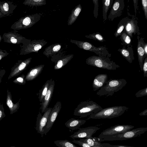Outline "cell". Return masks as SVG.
<instances>
[{
  "label": "cell",
  "mask_w": 147,
  "mask_h": 147,
  "mask_svg": "<svg viewBox=\"0 0 147 147\" xmlns=\"http://www.w3.org/2000/svg\"><path fill=\"white\" fill-rule=\"evenodd\" d=\"M79 141L86 143L92 147H110L111 146L108 143H101L98 137H92L89 138L80 139Z\"/></svg>",
  "instance_id": "cell-19"
},
{
  "label": "cell",
  "mask_w": 147,
  "mask_h": 147,
  "mask_svg": "<svg viewBox=\"0 0 147 147\" xmlns=\"http://www.w3.org/2000/svg\"><path fill=\"white\" fill-rule=\"evenodd\" d=\"M86 62L88 65L108 70H115L120 67L109 57L102 56H92L86 59Z\"/></svg>",
  "instance_id": "cell-4"
},
{
  "label": "cell",
  "mask_w": 147,
  "mask_h": 147,
  "mask_svg": "<svg viewBox=\"0 0 147 147\" xmlns=\"http://www.w3.org/2000/svg\"><path fill=\"white\" fill-rule=\"evenodd\" d=\"M125 7L124 0H115L111 7L108 19L111 21L121 15Z\"/></svg>",
  "instance_id": "cell-13"
},
{
  "label": "cell",
  "mask_w": 147,
  "mask_h": 147,
  "mask_svg": "<svg viewBox=\"0 0 147 147\" xmlns=\"http://www.w3.org/2000/svg\"><path fill=\"white\" fill-rule=\"evenodd\" d=\"M147 131V127H140L131 129L118 134L99 138L100 142L105 141L123 140L140 136Z\"/></svg>",
  "instance_id": "cell-5"
},
{
  "label": "cell",
  "mask_w": 147,
  "mask_h": 147,
  "mask_svg": "<svg viewBox=\"0 0 147 147\" xmlns=\"http://www.w3.org/2000/svg\"><path fill=\"white\" fill-rule=\"evenodd\" d=\"M110 147H136L122 145H111Z\"/></svg>",
  "instance_id": "cell-40"
},
{
  "label": "cell",
  "mask_w": 147,
  "mask_h": 147,
  "mask_svg": "<svg viewBox=\"0 0 147 147\" xmlns=\"http://www.w3.org/2000/svg\"><path fill=\"white\" fill-rule=\"evenodd\" d=\"M18 31L14 30L12 31L5 32L2 36V39L4 42L15 44H26L25 38L18 33Z\"/></svg>",
  "instance_id": "cell-7"
},
{
  "label": "cell",
  "mask_w": 147,
  "mask_h": 147,
  "mask_svg": "<svg viewBox=\"0 0 147 147\" xmlns=\"http://www.w3.org/2000/svg\"><path fill=\"white\" fill-rule=\"evenodd\" d=\"M140 116H146L147 115V109H146L139 114Z\"/></svg>",
  "instance_id": "cell-46"
},
{
  "label": "cell",
  "mask_w": 147,
  "mask_h": 147,
  "mask_svg": "<svg viewBox=\"0 0 147 147\" xmlns=\"http://www.w3.org/2000/svg\"><path fill=\"white\" fill-rule=\"evenodd\" d=\"M99 129V128L96 126H89L80 128L78 131L70 136V137L74 140L76 138H90Z\"/></svg>",
  "instance_id": "cell-11"
},
{
  "label": "cell",
  "mask_w": 147,
  "mask_h": 147,
  "mask_svg": "<svg viewBox=\"0 0 147 147\" xmlns=\"http://www.w3.org/2000/svg\"><path fill=\"white\" fill-rule=\"evenodd\" d=\"M108 78L107 74H100L96 76L92 84L93 90L95 91L103 87L107 81Z\"/></svg>",
  "instance_id": "cell-17"
},
{
  "label": "cell",
  "mask_w": 147,
  "mask_h": 147,
  "mask_svg": "<svg viewBox=\"0 0 147 147\" xmlns=\"http://www.w3.org/2000/svg\"><path fill=\"white\" fill-rule=\"evenodd\" d=\"M82 7L80 5H79L78 7H77L74 12L72 14V15L71 17L70 22L69 23H73L74 22L78 16H79L80 11H81Z\"/></svg>",
  "instance_id": "cell-31"
},
{
  "label": "cell",
  "mask_w": 147,
  "mask_h": 147,
  "mask_svg": "<svg viewBox=\"0 0 147 147\" xmlns=\"http://www.w3.org/2000/svg\"><path fill=\"white\" fill-rule=\"evenodd\" d=\"M44 65H40L31 68L25 76L27 81H32L35 79L41 72Z\"/></svg>",
  "instance_id": "cell-21"
},
{
  "label": "cell",
  "mask_w": 147,
  "mask_h": 147,
  "mask_svg": "<svg viewBox=\"0 0 147 147\" xmlns=\"http://www.w3.org/2000/svg\"><path fill=\"white\" fill-rule=\"evenodd\" d=\"M31 60V58H30L24 60H18L12 67L8 79L18 75L25 70L30 62Z\"/></svg>",
  "instance_id": "cell-12"
},
{
  "label": "cell",
  "mask_w": 147,
  "mask_h": 147,
  "mask_svg": "<svg viewBox=\"0 0 147 147\" xmlns=\"http://www.w3.org/2000/svg\"><path fill=\"white\" fill-rule=\"evenodd\" d=\"M71 142L79 145L82 147H92L87 143L80 141L79 140L74 139L71 141Z\"/></svg>",
  "instance_id": "cell-36"
},
{
  "label": "cell",
  "mask_w": 147,
  "mask_h": 147,
  "mask_svg": "<svg viewBox=\"0 0 147 147\" xmlns=\"http://www.w3.org/2000/svg\"><path fill=\"white\" fill-rule=\"evenodd\" d=\"M3 17H5L4 15L0 11V18Z\"/></svg>",
  "instance_id": "cell-47"
},
{
  "label": "cell",
  "mask_w": 147,
  "mask_h": 147,
  "mask_svg": "<svg viewBox=\"0 0 147 147\" xmlns=\"http://www.w3.org/2000/svg\"><path fill=\"white\" fill-rule=\"evenodd\" d=\"M21 98L16 103L14 104L12 101V97L11 92L8 89L7 90V96L6 104L10 111V114L17 112L20 107L19 102Z\"/></svg>",
  "instance_id": "cell-20"
},
{
  "label": "cell",
  "mask_w": 147,
  "mask_h": 147,
  "mask_svg": "<svg viewBox=\"0 0 147 147\" xmlns=\"http://www.w3.org/2000/svg\"><path fill=\"white\" fill-rule=\"evenodd\" d=\"M70 59V58H66L59 60L54 66V69L57 70L61 68L68 63Z\"/></svg>",
  "instance_id": "cell-29"
},
{
  "label": "cell",
  "mask_w": 147,
  "mask_h": 147,
  "mask_svg": "<svg viewBox=\"0 0 147 147\" xmlns=\"http://www.w3.org/2000/svg\"><path fill=\"white\" fill-rule=\"evenodd\" d=\"M61 104L60 102H57L52 108L49 115L47 122L44 128V133L46 135L50 131L54 123L56 118L61 109Z\"/></svg>",
  "instance_id": "cell-10"
},
{
  "label": "cell",
  "mask_w": 147,
  "mask_h": 147,
  "mask_svg": "<svg viewBox=\"0 0 147 147\" xmlns=\"http://www.w3.org/2000/svg\"><path fill=\"white\" fill-rule=\"evenodd\" d=\"M129 109L125 106H115L102 109L97 113L90 115L87 119H111L123 115Z\"/></svg>",
  "instance_id": "cell-2"
},
{
  "label": "cell",
  "mask_w": 147,
  "mask_h": 147,
  "mask_svg": "<svg viewBox=\"0 0 147 147\" xmlns=\"http://www.w3.org/2000/svg\"><path fill=\"white\" fill-rule=\"evenodd\" d=\"M143 49L144 50L145 54L146 56L147 55V43H145Z\"/></svg>",
  "instance_id": "cell-44"
},
{
  "label": "cell",
  "mask_w": 147,
  "mask_h": 147,
  "mask_svg": "<svg viewBox=\"0 0 147 147\" xmlns=\"http://www.w3.org/2000/svg\"><path fill=\"white\" fill-rule=\"evenodd\" d=\"M134 126L129 125H117L111 126L103 131L98 137L102 139L107 136L118 134L132 129Z\"/></svg>",
  "instance_id": "cell-6"
},
{
  "label": "cell",
  "mask_w": 147,
  "mask_h": 147,
  "mask_svg": "<svg viewBox=\"0 0 147 147\" xmlns=\"http://www.w3.org/2000/svg\"><path fill=\"white\" fill-rule=\"evenodd\" d=\"M54 143L58 147H78L67 140H57Z\"/></svg>",
  "instance_id": "cell-27"
},
{
  "label": "cell",
  "mask_w": 147,
  "mask_h": 147,
  "mask_svg": "<svg viewBox=\"0 0 147 147\" xmlns=\"http://www.w3.org/2000/svg\"><path fill=\"white\" fill-rule=\"evenodd\" d=\"M9 54V53L7 52L6 51L0 49V60L7 56Z\"/></svg>",
  "instance_id": "cell-39"
},
{
  "label": "cell",
  "mask_w": 147,
  "mask_h": 147,
  "mask_svg": "<svg viewBox=\"0 0 147 147\" xmlns=\"http://www.w3.org/2000/svg\"><path fill=\"white\" fill-rule=\"evenodd\" d=\"M124 31L130 38L133 37V34L135 35L139 32L138 22L135 18H129L126 22Z\"/></svg>",
  "instance_id": "cell-14"
},
{
  "label": "cell",
  "mask_w": 147,
  "mask_h": 147,
  "mask_svg": "<svg viewBox=\"0 0 147 147\" xmlns=\"http://www.w3.org/2000/svg\"><path fill=\"white\" fill-rule=\"evenodd\" d=\"M118 51H119L121 55L129 63H131L134 59V56L133 51L131 47L127 49L122 48L119 49Z\"/></svg>",
  "instance_id": "cell-23"
},
{
  "label": "cell",
  "mask_w": 147,
  "mask_h": 147,
  "mask_svg": "<svg viewBox=\"0 0 147 147\" xmlns=\"http://www.w3.org/2000/svg\"><path fill=\"white\" fill-rule=\"evenodd\" d=\"M127 84L124 79H111L106 82L105 84L96 92L99 96H112L116 92L122 89Z\"/></svg>",
  "instance_id": "cell-1"
},
{
  "label": "cell",
  "mask_w": 147,
  "mask_h": 147,
  "mask_svg": "<svg viewBox=\"0 0 147 147\" xmlns=\"http://www.w3.org/2000/svg\"><path fill=\"white\" fill-rule=\"evenodd\" d=\"M141 1L145 18L147 20V0H142Z\"/></svg>",
  "instance_id": "cell-37"
},
{
  "label": "cell",
  "mask_w": 147,
  "mask_h": 147,
  "mask_svg": "<svg viewBox=\"0 0 147 147\" xmlns=\"http://www.w3.org/2000/svg\"><path fill=\"white\" fill-rule=\"evenodd\" d=\"M2 39V37L0 34V42H1Z\"/></svg>",
  "instance_id": "cell-48"
},
{
  "label": "cell",
  "mask_w": 147,
  "mask_h": 147,
  "mask_svg": "<svg viewBox=\"0 0 147 147\" xmlns=\"http://www.w3.org/2000/svg\"><path fill=\"white\" fill-rule=\"evenodd\" d=\"M86 37L88 38L96 40L100 42H103L105 40L104 37L99 32L86 36Z\"/></svg>",
  "instance_id": "cell-28"
},
{
  "label": "cell",
  "mask_w": 147,
  "mask_h": 147,
  "mask_svg": "<svg viewBox=\"0 0 147 147\" xmlns=\"http://www.w3.org/2000/svg\"><path fill=\"white\" fill-rule=\"evenodd\" d=\"M10 147H15V146H10Z\"/></svg>",
  "instance_id": "cell-49"
},
{
  "label": "cell",
  "mask_w": 147,
  "mask_h": 147,
  "mask_svg": "<svg viewBox=\"0 0 147 147\" xmlns=\"http://www.w3.org/2000/svg\"><path fill=\"white\" fill-rule=\"evenodd\" d=\"M79 43V46L81 48L93 52L98 56L107 57H111V54H109L105 47L101 46L97 47L90 43L86 42H80Z\"/></svg>",
  "instance_id": "cell-8"
},
{
  "label": "cell",
  "mask_w": 147,
  "mask_h": 147,
  "mask_svg": "<svg viewBox=\"0 0 147 147\" xmlns=\"http://www.w3.org/2000/svg\"><path fill=\"white\" fill-rule=\"evenodd\" d=\"M113 0H103L102 12L104 22L107 20V14L108 10L111 7Z\"/></svg>",
  "instance_id": "cell-25"
},
{
  "label": "cell",
  "mask_w": 147,
  "mask_h": 147,
  "mask_svg": "<svg viewBox=\"0 0 147 147\" xmlns=\"http://www.w3.org/2000/svg\"><path fill=\"white\" fill-rule=\"evenodd\" d=\"M102 109L99 105L92 100L81 102L75 109L74 114L80 118L96 113Z\"/></svg>",
  "instance_id": "cell-3"
},
{
  "label": "cell",
  "mask_w": 147,
  "mask_h": 147,
  "mask_svg": "<svg viewBox=\"0 0 147 147\" xmlns=\"http://www.w3.org/2000/svg\"><path fill=\"white\" fill-rule=\"evenodd\" d=\"M138 45L137 47V52L138 56V59L140 67L141 70L142 71V67L144 61L146 56L145 54L143 46L145 42H144L143 39L141 38L139 39V36H138Z\"/></svg>",
  "instance_id": "cell-18"
},
{
  "label": "cell",
  "mask_w": 147,
  "mask_h": 147,
  "mask_svg": "<svg viewBox=\"0 0 147 147\" xmlns=\"http://www.w3.org/2000/svg\"><path fill=\"white\" fill-rule=\"evenodd\" d=\"M121 40L124 44L127 46H129L131 42V38L124 31L122 32L120 34Z\"/></svg>",
  "instance_id": "cell-30"
},
{
  "label": "cell",
  "mask_w": 147,
  "mask_h": 147,
  "mask_svg": "<svg viewBox=\"0 0 147 147\" xmlns=\"http://www.w3.org/2000/svg\"><path fill=\"white\" fill-rule=\"evenodd\" d=\"M147 95V87L138 91L136 93L135 96L136 97H141Z\"/></svg>",
  "instance_id": "cell-33"
},
{
  "label": "cell",
  "mask_w": 147,
  "mask_h": 147,
  "mask_svg": "<svg viewBox=\"0 0 147 147\" xmlns=\"http://www.w3.org/2000/svg\"><path fill=\"white\" fill-rule=\"evenodd\" d=\"M5 73V70H1L0 71V84L1 82L2 79Z\"/></svg>",
  "instance_id": "cell-42"
},
{
  "label": "cell",
  "mask_w": 147,
  "mask_h": 147,
  "mask_svg": "<svg viewBox=\"0 0 147 147\" xmlns=\"http://www.w3.org/2000/svg\"><path fill=\"white\" fill-rule=\"evenodd\" d=\"M86 122V120H85L71 118L68 120L65 124V126L70 129L74 130L80 129V127L84 125Z\"/></svg>",
  "instance_id": "cell-22"
},
{
  "label": "cell",
  "mask_w": 147,
  "mask_h": 147,
  "mask_svg": "<svg viewBox=\"0 0 147 147\" xmlns=\"http://www.w3.org/2000/svg\"><path fill=\"white\" fill-rule=\"evenodd\" d=\"M61 48V46L59 45H57L54 47L53 50L54 51H57L59 50Z\"/></svg>",
  "instance_id": "cell-41"
},
{
  "label": "cell",
  "mask_w": 147,
  "mask_h": 147,
  "mask_svg": "<svg viewBox=\"0 0 147 147\" xmlns=\"http://www.w3.org/2000/svg\"><path fill=\"white\" fill-rule=\"evenodd\" d=\"M25 76L24 74L16 78L13 81L15 84L20 85H24L26 84Z\"/></svg>",
  "instance_id": "cell-32"
},
{
  "label": "cell",
  "mask_w": 147,
  "mask_h": 147,
  "mask_svg": "<svg viewBox=\"0 0 147 147\" xmlns=\"http://www.w3.org/2000/svg\"><path fill=\"white\" fill-rule=\"evenodd\" d=\"M42 46L40 45H36L34 47V49L35 51H38L41 48Z\"/></svg>",
  "instance_id": "cell-45"
},
{
  "label": "cell",
  "mask_w": 147,
  "mask_h": 147,
  "mask_svg": "<svg viewBox=\"0 0 147 147\" xmlns=\"http://www.w3.org/2000/svg\"><path fill=\"white\" fill-rule=\"evenodd\" d=\"M17 7V5L12 2H0V11L5 16H9L12 14Z\"/></svg>",
  "instance_id": "cell-16"
},
{
  "label": "cell",
  "mask_w": 147,
  "mask_h": 147,
  "mask_svg": "<svg viewBox=\"0 0 147 147\" xmlns=\"http://www.w3.org/2000/svg\"><path fill=\"white\" fill-rule=\"evenodd\" d=\"M55 81L53 80L52 82L49 87L47 92L43 99L40 105H41L40 109L42 113L45 112L48 107L52 98L55 87Z\"/></svg>",
  "instance_id": "cell-15"
},
{
  "label": "cell",
  "mask_w": 147,
  "mask_h": 147,
  "mask_svg": "<svg viewBox=\"0 0 147 147\" xmlns=\"http://www.w3.org/2000/svg\"><path fill=\"white\" fill-rule=\"evenodd\" d=\"M52 79L48 80L44 84L41 89L39 90L38 92V98L40 102H41L44 97L46 95L49 87L52 82Z\"/></svg>",
  "instance_id": "cell-24"
},
{
  "label": "cell",
  "mask_w": 147,
  "mask_h": 147,
  "mask_svg": "<svg viewBox=\"0 0 147 147\" xmlns=\"http://www.w3.org/2000/svg\"><path fill=\"white\" fill-rule=\"evenodd\" d=\"M52 108H48L42 115L40 111L37 115L35 129L38 133L41 134V137L44 136V128L46 126L48 117L52 109Z\"/></svg>",
  "instance_id": "cell-9"
},
{
  "label": "cell",
  "mask_w": 147,
  "mask_h": 147,
  "mask_svg": "<svg viewBox=\"0 0 147 147\" xmlns=\"http://www.w3.org/2000/svg\"><path fill=\"white\" fill-rule=\"evenodd\" d=\"M142 71L144 73V77H147V56L144 59L142 67Z\"/></svg>",
  "instance_id": "cell-35"
},
{
  "label": "cell",
  "mask_w": 147,
  "mask_h": 147,
  "mask_svg": "<svg viewBox=\"0 0 147 147\" xmlns=\"http://www.w3.org/2000/svg\"><path fill=\"white\" fill-rule=\"evenodd\" d=\"M129 19V18H123L120 20L118 25L117 29L114 34L116 37H117L120 35L124 28L126 22Z\"/></svg>",
  "instance_id": "cell-26"
},
{
  "label": "cell",
  "mask_w": 147,
  "mask_h": 147,
  "mask_svg": "<svg viewBox=\"0 0 147 147\" xmlns=\"http://www.w3.org/2000/svg\"><path fill=\"white\" fill-rule=\"evenodd\" d=\"M94 4V9L93 11L94 17L97 18L98 15V0H93Z\"/></svg>",
  "instance_id": "cell-34"
},
{
  "label": "cell",
  "mask_w": 147,
  "mask_h": 147,
  "mask_svg": "<svg viewBox=\"0 0 147 147\" xmlns=\"http://www.w3.org/2000/svg\"><path fill=\"white\" fill-rule=\"evenodd\" d=\"M6 116L3 104L0 102V121Z\"/></svg>",
  "instance_id": "cell-38"
},
{
  "label": "cell",
  "mask_w": 147,
  "mask_h": 147,
  "mask_svg": "<svg viewBox=\"0 0 147 147\" xmlns=\"http://www.w3.org/2000/svg\"><path fill=\"white\" fill-rule=\"evenodd\" d=\"M135 14L136 13V9L137 7L138 0H133Z\"/></svg>",
  "instance_id": "cell-43"
}]
</instances>
